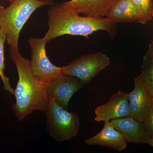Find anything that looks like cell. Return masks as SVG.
Instances as JSON below:
<instances>
[{
    "label": "cell",
    "instance_id": "cell-13",
    "mask_svg": "<svg viewBox=\"0 0 153 153\" xmlns=\"http://www.w3.org/2000/svg\"><path fill=\"white\" fill-rule=\"evenodd\" d=\"M106 18L116 24L136 22L144 25L141 15L131 0H119L111 9Z\"/></svg>",
    "mask_w": 153,
    "mask_h": 153
},
{
    "label": "cell",
    "instance_id": "cell-23",
    "mask_svg": "<svg viewBox=\"0 0 153 153\" xmlns=\"http://www.w3.org/2000/svg\"><path fill=\"white\" fill-rule=\"evenodd\" d=\"M152 43L153 44V41L152 42Z\"/></svg>",
    "mask_w": 153,
    "mask_h": 153
},
{
    "label": "cell",
    "instance_id": "cell-15",
    "mask_svg": "<svg viewBox=\"0 0 153 153\" xmlns=\"http://www.w3.org/2000/svg\"><path fill=\"white\" fill-rule=\"evenodd\" d=\"M6 41L5 33L2 29H0V77L2 80L4 89L11 94H14V90L11 87L10 79L5 75L4 55V46Z\"/></svg>",
    "mask_w": 153,
    "mask_h": 153
},
{
    "label": "cell",
    "instance_id": "cell-7",
    "mask_svg": "<svg viewBox=\"0 0 153 153\" xmlns=\"http://www.w3.org/2000/svg\"><path fill=\"white\" fill-rule=\"evenodd\" d=\"M134 85L128 96L131 117L145 126L152 107L153 96L145 85L141 74L136 77Z\"/></svg>",
    "mask_w": 153,
    "mask_h": 153
},
{
    "label": "cell",
    "instance_id": "cell-24",
    "mask_svg": "<svg viewBox=\"0 0 153 153\" xmlns=\"http://www.w3.org/2000/svg\"></svg>",
    "mask_w": 153,
    "mask_h": 153
},
{
    "label": "cell",
    "instance_id": "cell-17",
    "mask_svg": "<svg viewBox=\"0 0 153 153\" xmlns=\"http://www.w3.org/2000/svg\"><path fill=\"white\" fill-rule=\"evenodd\" d=\"M147 131L151 137H153V104L150 113L146 122L145 124Z\"/></svg>",
    "mask_w": 153,
    "mask_h": 153
},
{
    "label": "cell",
    "instance_id": "cell-16",
    "mask_svg": "<svg viewBox=\"0 0 153 153\" xmlns=\"http://www.w3.org/2000/svg\"><path fill=\"white\" fill-rule=\"evenodd\" d=\"M141 15L144 25L152 17L153 8L152 0H131Z\"/></svg>",
    "mask_w": 153,
    "mask_h": 153
},
{
    "label": "cell",
    "instance_id": "cell-11",
    "mask_svg": "<svg viewBox=\"0 0 153 153\" xmlns=\"http://www.w3.org/2000/svg\"><path fill=\"white\" fill-rule=\"evenodd\" d=\"M115 128L120 132L128 142L146 143L151 137L144 125L131 117L120 118L110 121Z\"/></svg>",
    "mask_w": 153,
    "mask_h": 153
},
{
    "label": "cell",
    "instance_id": "cell-10",
    "mask_svg": "<svg viewBox=\"0 0 153 153\" xmlns=\"http://www.w3.org/2000/svg\"><path fill=\"white\" fill-rule=\"evenodd\" d=\"M119 0H71L62 3L65 7L85 16L106 18L110 10Z\"/></svg>",
    "mask_w": 153,
    "mask_h": 153
},
{
    "label": "cell",
    "instance_id": "cell-18",
    "mask_svg": "<svg viewBox=\"0 0 153 153\" xmlns=\"http://www.w3.org/2000/svg\"><path fill=\"white\" fill-rule=\"evenodd\" d=\"M146 143H147L149 145L153 147V137H149Z\"/></svg>",
    "mask_w": 153,
    "mask_h": 153
},
{
    "label": "cell",
    "instance_id": "cell-8",
    "mask_svg": "<svg viewBox=\"0 0 153 153\" xmlns=\"http://www.w3.org/2000/svg\"><path fill=\"white\" fill-rule=\"evenodd\" d=\"M82 85L78 78L64 74L46 83L48 95L52 97L57 104L66 110L69 100Z\"/></svg>",
    "mask_w": 153,
    "mask_h": 153
},
{
    "label": "cell",
    "instance_id": "cell-5",
    "mask_svg": "<svg viewBox=\"0 0 153 153\" xmlns=\"http://www.w3.org/2000/svg\"><path fill=\"white\" fill-rule=\"evenodd\" d=\"M110 63L108 56L98 52L82 56L62 67V72L78 78L84 85L109 66Z\"/></svg>",
    "mask_w": 153,
    "mask_h": 153
},
{
    "label": "cell",
    "instance_id": "cell-14",
    "mask_svg": "<svg viewBox=\"0 0 153 153\" xmlns=\"http://www.w3.org/2000/svg\"><path fill=\"white\" fill-rule=\"evenodd\" d=\"M144 82L153 96V44L151 43L149 50L144 56L141 66Z\"/></svg>",
    "mask_w": 153,
    "mask_h": 153
},
{
    "label": "cell",
    "instance_id": "cell-2",
    "mask_svg": "<svg viewBox=\"0 0 153 153\" xmlns=\"http://www.w3.org/2000/svg\"><path fill=\"white\" fill-rule=\"evenodd\" d=\"M51 6L47 13L49 29L44 37L47 42L63 35L81 36L88 39L90 35L100 30L106 31L111 38L115 36L116 24L107 18L81 16L62 4Z\"/></svg>",
    "mask_w": 153,
    "mask_h": 153
},
{
    "label": "cell",
    "instance_id": "cell-22",
    "mask_svg": "<svg viewBox=\"0 0 153 153\" xmlns=\"http://www.w3.org/2000/svg\"><path fill=\"white\" fill-rule=\"evenodd\" d=\"M152 17H153V13H152Z\"/></svg>",
    "mask_w": 153,
    "mask_h": 153
},
{
    "label": "cell",
    "instance_id": "cell-19",
    "mask_svg": "<svg viewBox=\"0 0 153 153\" xmlns=\"http://www.w3.org/2000/svg\"><path fill=\"white\" fill-rule=\"evenodd\" d=\"M38 1H41L44 2H47L51 4H53L52 3V0H38Z\"/></svg>",
    "mask_w": 153,
    "mask_h": 153
},
{
    "label": "cell",
    "instance_id": "cell-6",
    "mask_svg": "<svg viewBox=\"0 0 153 153\" xmlns=\"http://www.w3.org/2000/svg\"><path fill=\"white\" fill-rule=\"evenodd\" d=\"M28 43L32 49L30 66L34 75L47 83L63 74L62 67L51 63L46 51L47 40L42 38H31Z\"/></svg>",
    "mask_w": 153,
    "mask_h": 153
},
{
    "label": "cell",
    "instance_id": "cell-3",
    "mask_svg": "<svg viewBox=\"0 0 153 153\" xmlns=\"http://www.w3.org/2000/svg\"><path fill=\"white\" fill-rule=\"evenodd\" d=\"M50 5L38 0H14L0 11V29L5 33L10 53L19 50L20 32L32 14L42 6Z\"/></svg>",
    "mask_w": 153,
    "mask_h": 153
},
{
    "label": "cell",
    "instance_id": "cell-9",
    "mask_svg": "<svg viewBox=\"0 0 153 153\" xmlns=\"http://www.w3.org/2000/svg\"><path fill=\"white\" fill-rule=\"evenodd\" d=\"M128 93L118 91L106 103L96 108L95 120L106 121L131 116Z\"/></svg>",
    "mask_w": 153,
    "mask_h": 153
},
{
    "label": "cell",
    "instance_id": "cell-20",
    "mask_svg": "<svg viewBox=\"0 0 153 153\" xmlns=\"http://www.w3.org/2000/svg\"><path fill=\"white\" fill-rule=\"evenodd\" d=\"M4 7H3V6H2L0 4V11L1 10H2L3 8H4Z\"/></svg>",
    "mask_w": 153,
    "mask_h": 153
},
{
    "label": "cell",
    "instance_id": "cell-21",
    "mask_svg": "<svg viewBox=\"0 0 153 153\" xmlns=\"http://www.w3.org/2000/svg\"><path fill=\"white\" fill-rule=\"evenodd\" d=\"M2 1V0H0V1ZM6 1H9L10 2H12L14 0H6Z\"/></svg>",
    "mask_w": 153,
    "mask_h": 153
},
{
    "label": "cell",
    "instance_id": "cell-12",
    "mask_svg": "<svg viewBox=\"0 0 153 153\" xmlns=\"http://www.w3.org/2000/svg\"><path fill=\"white\" fill-rule=\"evenodd\" d=\"M104 122L102 129L94 136L85 139V143L89 146L107 147L118 152L125 149L127 142L124 137L114 128L110 121Z\"/></svg>",
    "mask_w": 153,
    "mask_h": 153
},
{
    "label": "cell",
    "instance_id": "cell-1",
    "mask_svg": "<svg viewBox=\"0 0 153 153\" xmlns=\"http://www.w3.org/2000/svg\"><path fill=\"white\" fill-rule=\"evenodd\" d=\"M10 57L16 65L19 75L14 90L16 102L12 106L17 118L21 121L35 111L46 112L49 97L46 83L33 74L30 60L23 57L19 50L10 52Z\"/></svg>",
    "mask_w": 153,
    "mask_h": 153
},
{
    "label": "cell",
    "instance_id": "cell-4",
    "mask_svg": "<svg viewBox=\"0 0 153 153\" xmlns=\"http://www.w3.org/2000/svg\"><path fill=\"white\" fill-rule=\"evenodd\" d=\"M46 114L47 131L56 141L63 142L76 137L79 128V121L76 113L69 112L59 105L49 96Z\"/></svg>",
    "mask_w": 153,
    "mask_h": 153
}]
</instances>
